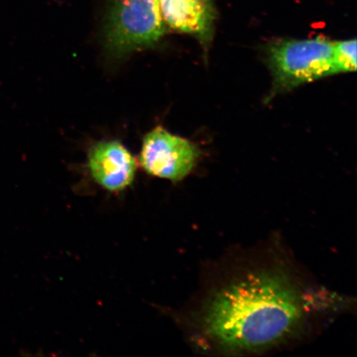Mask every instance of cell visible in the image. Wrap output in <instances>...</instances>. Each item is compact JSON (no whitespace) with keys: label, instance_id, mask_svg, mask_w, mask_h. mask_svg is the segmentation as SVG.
Instances as JSON below:
<instances>
[{"label":"cell","instance_id":"5","mask_svg":"<svg viewBox=\"0 0 357 357\" xmlns=\"http://www.w3.org/2000/svg\"><path fill=\"white\" fill-rule=\"evenodd\" d=\"M91 176L102 188L112 192L123 190L135 177L137 163L126 147L119 142H102L89 154Z\"/></svg>","mask_w":357,"mask_h":357},{"label":"cell","instance_id":"1","mask_svg":"<svg viewBox=\"0 0 357 357\" xmlns=\"http://www.w3.org/2000/svg\"><path fill=\"white\" fill-rule=\"evenodd\" d=\"M305 315L302 296L278 271L252 272L220 289L205 309L204 331L218 344L252 351L278 344Z\"/></svg>","mask_w":357,"mask_h":357},{"label":"cell","instance_id":"2","mask_svg":"<svg viewBox=\"0 0 357 357\" xmlns=\"http://www.w3.org/2000/svg\"><path fill=\"white\" fill-rule=\"evenodd\" d=\"M267 55L275 87L282 91L338 74L333 42L324 38L283 40Z\"/></svg>","mask_w":357,"mask_h":357},{"label":"cell","instance_id":"3","mask_svg":"<svg viewBox=\"0 0 357 357\" xmlns=\"http://www.w3.org/2000/svg\"><path fill=\"white\" fill-rule=\"evenodd\" d=\"M159 0H112L105 35L119 55L154 46L167 32Z\"/></svg>","mask_w":357,"mask_h":357},{"label":"cell","instance_id":"6","mask_svg":"<svg viewBox=\"0 0 357 357\" xmlns=\"http://www.w3.org/2000/svg\"><path fill=\"white\" fill-rule=\"evenodd\" d=\"M165 24L176 32L211 42L216 12L213 0H159Z\"/></svg>","mask_w":357,"mask_h":357},{"label":"cell","instance_id":"7","mask_svg":"<svg viewBox=\"0 0 357 357\" xmlns=\"http://www.w3.org/2000/svg\"><path fill=\"white\" fill-rule=\"evenodd\" d=\"M335 63L338 74L356 70V40L333 42Z\"/></svg>","mask_w":357,"mask_h":357},{"label":"cell","instance_id":"4","mask_svg":"<svg viewBox=\"0 0 357 357\" xmlns=\"http://www.w3.org/2000/svg\"><path fill=\"white\" fill-rule=\"evenodd\" d=\"M199 155L193 142L158 127L142 142L140 163L151 175L178 181L192 171Z\"/></svg>","mask_w":357,"mask_h":357}]
</instances>
